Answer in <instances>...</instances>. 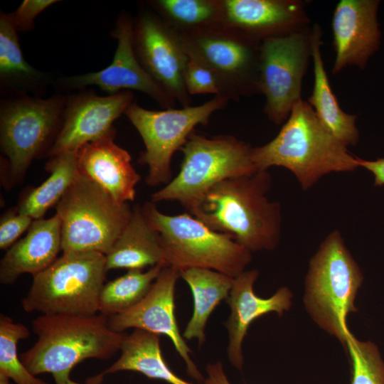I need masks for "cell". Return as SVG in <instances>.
<instances>
[{"mask_svg":"<svg viewBox=\"0 0 384 384\" xmlns=\"http://www.w3.org/2000/svg\"><path fill=\"white\" fill-rule=\"evenodd\" d=\"M267 171L227 178L210 188L190 213L248 250H272L281 233L280 206L270 201Z\"/></svg>","mask_w":384,"mask_h":384,"instance_id":"cell-1","label":"cell"},{"mask_svg":"<svg viewBox=\"0 0 384 384\" xmlns=\"http://www.w3.org/2000/svg\"><path fill=\"white\" fill-rule=\"evenodd\" d=\"M252 159L257 170L267 171L274 166L287 169L304 190L327 174L358 167L357 157L326 129L309 102L302 100L294 105L272 140L252 149Z\"/></svg>","mask_w":384,"mask_h":384,"instance_id":"cell-2","label":"cell"},{"mask_svg":"<svg viewBox=\"0 0 384 384\" xmlns=\"http://www.w3.org/2000/svg\"><path fill=\"white\" fill-rule=\"evenodd\" d=\"M38 339L19 358L34 375L49 373L55 384L88 358L107 360L120 351L125 335L112 331L103 315L43 314L32 321Z\"/></svg>","mask_w":384,"mask_h":384,"instance_id":"cell-3","label":"cell"},{"mask_svg":"<svg viewBox=\"0 0 384 384\" xmlns=\"http://www.w3.org/2000/svg\"><path fill=\"white\" fill-rule=\"evenodd\" d=\"M363 280L341 233L332 231L310 260L304 301L313 320L344 346L351 334L347 318L357 311L354 302Z\"/></svg>","mask_w":384,"mask_h":384,"instance_id":"cell-4","label":"cell"},{"mask_svg":"<svg viewBox=\"0 0 384 384\" xmlns=\"http://www.w3.org/2000/svg\"><path fill=\"white\" fill-rule=\"evenodd\" d=\"M142 209L159 235L166 265L179 272L205 268L235 278L245 271L252 260L250 250L191 214L166 215L151 201L144 203Z\"/></svg>","mask_w":384,"mask_h":384,"instance_id":"cell-5","label":"cell"},{"mask_svg":"<svg viewBox=\"0 0 384 384\" xmlns=\"http://www.w3.org/2000/svg\"><path fill=\"white\" fill-rule=\"evenodd\" d=\"M249 144L230 135L207 137L193 132L181 151L177 176L152 194L151 201H176L191 211L214 186L258 171Z\"/></svg>","mask_w":384,"mask_h":384,"instance_id":"cell-6","label":"cell"},{"mask_svg":"<svg viewBox=\"0 0 384 384\" xmlns=\"http://www.w3.org/2000/svg\"><path fill=\"white\" fill-rule=\"evenodd\" d=\"M107 272L106 255L102 253L63 252L49 267L33 276L22 307L28 313L48 315H95Z\"/></svg>","mask_w":384,"mask_h":384,"instance_id":"cell-7","label":"cell"},{"mask_svg":"<svg viewBox=\"0 0 384 384\" xmlns=\"http://www.w3.org/2000/svg\"><path fill=\"white\" fill-rule=\"evenodd\" d=\"M61 221L62 251L107 255L129 222L132 208L120 204L80 174L55 206Z\"/></svg>","mask_w":384,"mask_h":384,"instance_id":"cell-8","label":"cell"},{"mask_svg":"<svg viewBox=\"0 0 384 384\" xmlns=\"http://www.w3.org/2000/svg\"><path fill=\"white\" fill-rule=\"evenodd\" d=\"M67 95L43 99L10 96L0 105V145L8 160L11 180L25 175L31 162L48 151L62 125Z\"/></svg>","mask_w":384,"mask_h":384,"instance_id":"cell-9","label":"cell"},{"mask_svg":"<svg viewBox=\"0 0 384 384\" xmlns=\"http://www.w3.org/2000/svg\"><path fill=\"white\" fill-rule=\"evenodd\" d=\"M229 101L225 96L215 95L200 105L164 110L144 109L135 102L129 105L124 114L144 142L145 151L139 163L149 167V186L166 185L171 181L174 154L181 150L197 125H206L211 115Z\"/></svg>","mask_w":384,"mask_h":384,"instance_id":"cell-10","label":"cell"},{"mask_svg":"<svg viewBox=\"0 0 384 384\" xmlns=\"http://www.w3.org/2000/svg\"><path fill=\"white\" fill-rule=\"evenodd\" d=\"M179 34L189 58L218 77L230 100L260 94V41L225 25Z\"/></svg>","mask_w":384,"mask_h":384,"instance_id":"cell-11","label":"cell"},{"mask_svg":"<svg viewBox=\"0 0 384 384\" xmlns=\"http://www.w3.org/2000/svg\"><path fill=\"white\" fill-rule=\"evenodd\" d=\"M312 29L304 28L261 41L260 94L264 112L274 124L286 121L301 98L302 84L311 57Z\"/></svg>","mask_w":384,"mask_h":384,"instance_id":"cell-12","label":"cell"},{"mask_svg":"<svg viewBox=\"0 0 384 384\" xmlns=\"http://www.w3.org/2000/svg\"><path fill=\"white\" fill-rule=\"evenodd\" d=\"M133 43L139 61L157 84L182 107L191 106L184 84L189 57L179 33L151 9H142L134 19Z\"/></svg>","mask_w":384,"mask_h":384,"instance_id":"cell-13","label":"cell"},{"mask_svg":"<svg viewBox=\"0 0 384 384\" xmlns=\"http://www.w3.org/2000/svg\"><path fill=\"white\" fill-rule=\"evenodd\" d=\"M133 33L134 19L122 11L111 32L117 41L112 63L97 72L62 78L57 82L59 89L72 91L94 85L109 95L133 90L149 95L165 110L174 109L176 100L157 84L139 61L134 48Z\"/></svg>","mask_w":384,"mask_h":384,"instance_id":"cell-14","label":"cell"},{"mask_svg":"<svg viewBox=\"0 0 384 384\" xmlns=\"http://www.w3.org/2000/svg\"><path fill=\"white\" fill-rule=\"evenodd\" d=\"M180 272L165 266L147 294L129 310L108 317L110 329L117 333L133 328L169 338L183 360L188 375L198 383L205 377L190 356L192 351L180 334L175 316V287Z\"/></svg>","mask_w":384,"mask_h":384,"instance_id":"cell-15","label":"cell"},{"mask_svg":"<svg viewBox=\"0 0 384 384\" xmlns=\"http://www.w3.org/2000/svg\"><path fill=\"white\" fill-rule=\"evenodd\" d=\"M132 91L99 96L92 91L67 95L60 131L46 156L77 153L85 144L108 132L133 102Z\"/></svg>","mask_w":384,"mask_h":384,"instance_id":"cell-16","label":"cell"},{"mask_svg":"<svg viewBox=\"0 0 384 384\" xmlns=\"http://www.w3.org/2000/svg\"><path fill=\"white\" fill-rule=\"evenodd\" d=\"M379 1L341 0L332 18L334 75L348 65L364 69L378 50L381 33L377 21Z\"/></svg>","mask_w":384,"mask_h":384,"instance_id":"cell-17","label":"cell"},{"mask_svg":"<svg viewBox=\"0 0 384 384\" xmlns=\"http://www.w3.org/2000/svg\"><path fill=\"white\" fill-rule=\"evenodd\" d=\"M257 277L258 272L252 270L235 277L226 299L230 309L224 324L228 334L227 355L230 364L238 370L243 367L242 343L250 324L268 313L281 316L292 304V293L285 287L278 289L269 298L258 297L253 288Z\"/></svg>","mask_w":384,"mask_h":384,"instance_id":"cell-18","label":"cell"},{"mask_svg":"<svg viewBox=\"0 0 384 384\" xmlns=\"http://www.w3.org/2000/svg\"><path fill=\"white\" fill-rule=\"evenodd\" d=\"M112 128L85 144L77 152L80 174L91 180L120 204L133 201L140 175L131 164V156L115 144Z\"/></svg>","mask_w":384,"mask_h":384,"instance_id":"cell-19","label":"cell"},{"mask_svg":"<svg viewBox=\"0 0 384 384\" xmlns=\"http://www.w3.org/2000/svg\"><path fill=\"white\" fill-rule=\"evenodd\" d=\"M224 25L262 41L308 26L304 4L297 0H223Z\"/></svg>","mask_w":384,"mask_h":384,"instance_id":"cell-20","label":"cell"},{"mask_svg":"<svg viewBox=\"0 0 384 384\" xmlns=\"http://www.w3.org/2000/svg\"><path fill=\"white\" fill-rule=\"evenodd\" d=\"M62 250L61 221L52 217L34 220L26 236L7 250L0 262V282L11 284L23 274L33 276L49 267Z\"/></svg>","mask_w":384,"mask_h":384,"instance_id":"cell-21","label":"cell"},{"mask_svg":"<svg viewBox=\"0 0 384 384\" xmlns=\"http://www.w3.org/2000/svg\"><path fill=\"white\" fill-rule=\"evenodd\" d=\"M159 264L167 266L159 235L146 220L142 206L137 204L129 222L106 255L107 270H143Z\"/></svg>","mask_w":384,"mask_h":384,"instance_id":"cell-22","label":"cell"},{"mask_svg":"<svg viewBox=\"0 0 384 384\" xmlns=\"http://www.w3.org/2000/svg\"><path fill=\"white\" fill-rule=\"evenodd\" d=\"M321 31L319 25L312 28L311 58L314 81L309 104L326 129L340 142L356 146L359 140V132L356 125V115L345 112L334 94L324 68L321 53Z\"/></svg>","mask_w":384,"mask_h":384,"instance_id":"cell-23","label":"cell"},{"mask_svg":"<svg viewBox=\"0 0 384 384\" xmlns=\"http://www.w3.org/2000/svg\"><path fill=\"white\" fill-rule=\"evenodd\" d=\"M161 335L142 329H134L125 336L121 346V355L109 368L90 380L99 384L110 373L131 370L169 384H193L175 374L166 363L160 347Z\"/></svg>","mask_w":384,"mask_h":384,"instance_id":"cell-24","label":"cell"},{"mask_svg":"<svg viewBox=\"0 0 384 384\" xmlns=\"http://www.w3.org/2000/svg\"><path fill=\"white\" fill-rule=\"evenodd\" d=\"M48 73L38 70L24 59L17 31L9 14H0V84L11 95L42 93L50 82Z\"/></svg>","mask_w":384,"mask_h":384,"instance_id":"cell-25","label":"cell"},{"mask_svg":"<svg viewBox=\"0 0 384 384\" xmlns=\"http://www.w3.org/2000/svg\"><path fill=\"white\" fill-rule=\"evenodd\" d=\"M193 298L191 317L182 334L185 340L196 338L199 345L206 340L205 329L210 314L229 296L234 278L205 268H189L180 272Z\"/></svg>","mask_w":384,"mask_h":384,"instance_id":"cell-26","label":"cell"},{"mask_svg":"<svg viewBox=\"0 0 384 384\" xmlns=\"http://www.w3.org/2000/svg\"><path fill=\"white\" fill-rule=\"evenodd\" d=\"M46 169L50 173L47 179L31 189L16 208L19 213L33 220L43 218L49 208L56 206L80 176L77 153H65L51 157Z\"/></svg>","mask_w":384,"mask_h":384,"instance_id":"cell-27","label":"cell"},{"mask_svg":"<svg viewBox=\"0 0 384 384\" xmlns=\"http://www.w3.org/2000/svg\"><path fill=\"white\" fill-rule=\"evenodd\" d=\"M149 4L179 33L224 25L223 0H154Z\"/></svg>","mask_w":384,"mask_h":384,"instance_id":"cell-28","label":"cell"},{"mask_svg":"<svg viewBox=\"0 0 384 384\" xmlns=\"http://www.w3.org/2000/svg\"><path fill=\"white\" fill-rule=\"evenodd\" d=\"M166 265L149 270H129L124 275L104 284L99 299V311L107 317L123 313L139 303L149 292Z\"/></svg>","mask_w":384,"mask_h":384,"instance_id":"cell-29","label":"cell"},{"mask_svg":"<svg viewBox=\"0 0 384 384\" xmlns=\"http://www.w3.org/2000/svg\"><path fill=\"white\" fill-rule=\"evenodd\" d=\"M28 329L10 317L0 315V375L16 384H49L33 375L17 355V343L28 338Z\"/></svg>","mask_w":384,"mask_h":384,"instance_id":"cell-30","label":"cell"},{"mask_svg":"<svg viewBox=\"0 0 384 384\" xmlns=\"http://www.w3.org/2000/svg\"><path fill=\"white\" fill-rule=\"evenodd\" d=\"M345 346L352 366L349 384H384V361L375 343L359 341L351 334Z\"/></svg>","mask_w":384,"mask_h":384,"instance_id":"cell-31","label":"cell"},{"mask_svg":"<svg viewBox=\"0 0 384 384\" xmlns=\"http://www.w3.org/2000/svg\"><path fill=\"white\" fill-rule=\"evenodd\" d=\"M184 84L188 94H214L230 97L218 77L210 70L189 58L184 73Z\"/></svg>","mask_w":384,"mask_h":384,"instance_id":"cell-32","label":"cell"},{"mask_svg":"<svg viewBox=\"0 0 384 384\" xmlns=\"http://www.w3.org/2000/svg\"><path fill=\"white\" fill-rule=\"evenodd\" d=\"M33 220L30 216L19 213L16 208L4 213L0 220V248L8 250L28 231Z\"/></svg>","mask_w":384,"mask_h":384,"instance_id":"cell-33","label":"cell"},{"mask_svg":"<svg viewBox=\"0 0 384 384\" xmlns=\"http://www.w3.org/2000/svg\"><path fill=\"white\" fill-rule=\"evenodd\" d=\"M56 2L58 1L24 0L16 11L9 14V16L17 32L30 31L34 27L35 18Z\"/></svg>","mask_w":384,"mask_h":384,"instance_id":"cell-34","label":"cell"},{"mask_svg":"<svg viewBox=\"0 0 384 384\" xmlns=\"http://www.w3.org/2000/svg\"><path fill=\"white\" fill-rule=\"evenodd\" d=\"M358 167L370 171L374 177V186H384V158L376 160H365L357 157Z\"/></svg>","mask_w":384,"mask_h":384,"instance_id":"cell-35","label":"cell"},{"mask_svg":"<svg viewBox=\"0 0 384 384\" xmlns=\"http://www.w3.org/2000/svg\"><path fill=\"white\" fill-rule=\"evenodd\" d=\"M206 373L204 384H231L220 361L207 364Z\"/></svg>","mask_w":384,"mask_h":384,"instance_id":"cell-36","label":"cell"},{"mask_svg":"<svg viewBox=\"0 0 384 384\" xmlns=\"http://www.w3.org/2000/svg\"><path fill=\"white\" fill-rule=\"evenodd\" d=\"M0 384H11L10 380L3 375H0Z\"/></svg>","mask_w":384,"mask_h":384,"instance_id":"cell-37","label":"cell"},{"mask_svg":"<svg viewBox=\"0 0 384 384\" xmlns=\"http://www.w3.org/2000/svg\"><path fill=\"white\" fill-rule=\"evenodd\" d=\"M64 384H80L78 383H76V382H74L73 380H72L70 378L67 380Z\"/></svg>","mask_w":384,"mask_h":384,"instance_id":"cell-38","label":"cell"}]
</instances>
